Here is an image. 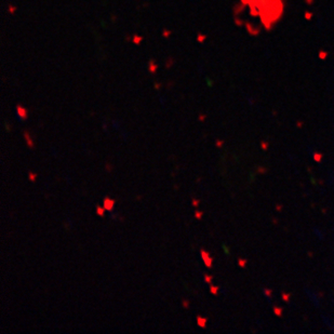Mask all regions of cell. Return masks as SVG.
Instances as JSON below:
<instances>
[{"label":"cell","mask_w":334,"mask_h":334,"mask_svg":"<svg viewBox=\"0 0 334 334\" xmlns=\"http://www.w3.org/2000/svg\"><path fill=\"white\" fill-rule=\"evenodd\" d=\"M200 254H201V257H202V260H203L207 267H209V268L212 267V259H211L209 252H207V251H204V250H200Z\"/></svg>","instance_id":"6da1fadb"},{"label":"cell","mask_w":334,"mask_h":334,"mask_svg":"<svg viewBox=\"0 0 334 334\" xmlns=\"http://www.w3.org/2000/svg\"><path fill=\"white\" fill-rule=\"evenodd\" d=\"M115 203H116V201L114 199H111L109 197H105L104 206L103 207L106 209V211H109V212H111V211H113L114 207H115Z\"/></svg>","instance_id":"7a4b0ae2"},{"label":"cell","mask_w":334,"mask_h":334,"mask_svg":"<svg viewBox=\"0 0 334 334\" xmlns=\"http://www.w3.org/2000/svg\"><path fill=\"white\" fill-rule=\"evenodd\" d=\"M23 133H24V139H25V141H26L27 146H28L30 149H34V148H35V143H34V141L30 139L29 132H28V131H24Z\"/></svg>","instance_id":"3957f363"},{"label":"cell","mask_w":334,"mask_h":334,"mask_svg":"<svg viewBox=\"0 0 334 334\" xmlns=\"http://www.w3.org/2000/svg\"><path fill=\"white\" fill-rule=\"evenodd\" d=\"M18 115H20V117L22 118V119H26V118H27L26 109L23 108L22 106H18Z\"/></svg>","instance_id":"277c9868"},{"label":"cell","mask_w":334,"mask_h":334,"mask_svg":"<svg viewBox=\"0 0 334 334\" xmlns=\"http://www.w3.org/2000/svg\"><path fill=\"white\" fill-rule=\"evenodd\" d=\"M197 323L199 327L201 328H206V323H207V319L202 318L201 316H197Z\"/></svg>","instance_id":"5b68a950"},{"label":"cell","mask_w":334,"mask_h":334,"mask_svg":"<svg viewBox=\"0 0 334 334\" xmlns=\"http://www.w3.org/2000/svg\"><path fill=\"white\" fill-rule=\"evenodd\" d=\"M105 211H106V209H105L104 207H100V206L96 207V214H98L99 216H104Z\"/></svg>","instance_id":"8992f818"},{"label":"cell","mask_w":334,"mask_h":334,"mask_svg":"<svg viewBox=\"0 0 334 334\" xmlns=\"http://www.w3.org/2000/svg\"><path fill=\"white\" fill-rule=\"evenodd\" d=\"M28 179L30 182H35L36 179H37V174H36L35 172H28Z\"/></svg>","instance_id":"52a82bcc"},{"label":"cell","mask_w":334,"mask_h":334,"mask_svg":"<svg viewBox=\"0 0 334 334\" xmlns=\"http://www.w3.org/2000/svg\"><path fill=\"white\" fill-rule=\"evenodd\" d=\"M182 305H183L184 308H188L189 307V302H188L187 300H183V301H182Z\"/></svg>","instance_id":"ba28073f"},{"label":"cell","mask_w":334,"mask_h":334,"mask_svg":"<svg viewBox=\"0 0 334 334\" xmlns=\"http://www.w3.org/2000/svg\"><path fill=\"white\" fill-rule=\"evenodd\" d=\"M217 290H219V289H217V287H213V285H211L210 291H211V293H212V294H216Z\"/></svg>","instance_id":"9c48e42d"},{"label":"cell","mask_w":334,"mask_h":334,"mask_svg":"<svg viewBox=\"0 0 334 334\" xmlns=\"http://www.w3.org/2000/svg\"><path fill=\"white\" fill-rule=\"evenodd\" d=\"M204 280H206V282H208V283H211V282H212V277H211V276H208V275H204Z\"/></svg>","instance_id":"30bf717a"},{"label":"cell","mask_w":334,"mask_h":334,"mask_svg":"<svg viewBox=\"0 0 334 334\" xmlns=\"http://www.w3.org/2000/svg\"><path fill=\"white\" fill-rule=\"evenodd\" d=\"M195 217L197 219H200L202 217V212H200V211H196V212H195Z\"/></svg>","instance_id":"8fae6325"},{"label":"cell","mask_w":334,"mask_h":334,"mask_svg":"<svg viewBox=\"0 0 334 334\" xmlns=\"http://www.w3.org/2000/svg\"><path fill=\"white\" fill-rule=\"evenodd\" d=\"M191 203H193L194 207H198L199 206V199H193L191 200Z\"/></svg>","instance_id":"7c38bea8"},{"label":"cell","mask_w":334,"mask_h":334,"mask_svg":"<svg viewBox=\"0 0 334 334\" xmlns=\"http://www.w3.org/2000/svg\"><path fill=\"white\" fill-rule=\"evenodd\" d=\"M105 168H106V170L108 171V172H111V164L107 163L106 166H105Z\"/></svg>","instance_id":"4fadbf2b"},{"label":"cell","mask_w":334,"mask_h":334,"mask_svg":"<svg viewBox=\"0 0 334 334\" xmlns=\"http://www.w3.org/2000/svg\"><path fill=\"white\" fill-rule=\"evenodd\" d=\"M199 119H200V120H203V119H204V116H200Z\"/></svg>","instance_id":"5bb4252c"}]
</instances>
